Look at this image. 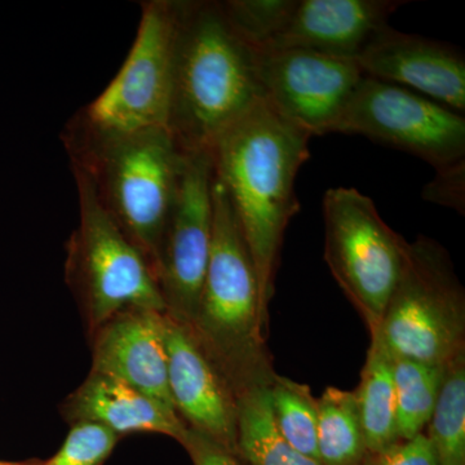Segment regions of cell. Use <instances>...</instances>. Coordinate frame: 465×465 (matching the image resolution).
Here are the masks:
<instances>
[{"label": "cell", "instance_id": "obj_7", "mask_svg": "<svg viewBox=\"0 0 465 465\" xmlns=\"http://www.w3.org/2000/svg\"><path fill=\"white\" fill-rule=\"evenodd\" d=\"M182 0L142 3L136 38L113 81L66 125L78 136L168 130Z\"/></svg>", "mask_w": 465, "mask_h": 465}, {"label": "cell", "instance_id": "obj_15", "mask_svg": "<svg viewBox=\"0 0 465 465\" xmlns=\"http://www.w3.org/2000/svg\"><path fill=\"white\" fill-rule=\"evenodd\" d=\"M401 0H298L282 33L265 48H302L356 58L391 15Z\"/></svg>", "mask_w": 465, "mask_h": 465}, {"label": "cell", "instance_id": "obj_14", "mask_svg": "<svg viewBox=\"0 0 465 465\" xmlns=\"http://www.w3.org/2000/svg\"><path fill=\"white\" fill-rule=\"evenodd\" d=\"M163 316L149 309H127L110 318L91 333V371L118 379L173 409Z\"/></svg>", "mask_w": 465, "mask_h": 465}, {"label": "cell", "instance_id": "obj_21", "mask_svg": "<svg viewBox=\"0 0 465 465\" xmlns=\"http://www.w3.org/2000/svg\"><path fill=\"white\" fill-rule=\"evenodd\" d=\"M445 365L419 361L393 360L396 425L399 440H409L424 433L439 399Z\"/></svg>", "mask_w": 465, "mask_h": 465}, {"label": "cell", "instance_id": "obj_9", "mask_svg": "<svg viewBox=\"0 0 465 465\" xmlns=\"http://www.w3.org/2000/svg\"><path fill=\"white\" fill-rule=\"evenodd\" d=\"M332 133L361 134L436 170L465 159V118L414 91L363 75Z\"/></svg>", "mask_w": 465, "mask_h": 465}, {"label": "cell", "instance_id": "obj_8", "mask_svg": "<svg viewBox=\"0 0 465 465\" xmlns=\"http://www.w3.org/2000/svg\"><path fill=\"white\" fill-rule=\"evenodd\" d=\"M323 219L324 260L372 332L399 281L409 242L357 189H327Z\"/></svg>", "mask_w": 465, "mask_h": 465}, {"label": "cell", "instance_id": "obj_20", "mask_svg": "<svg viewBox=\"0 0 465 465\" xmlns=\"http://www.w3.org/2000/svg\"><path fill=\"white\" fill-rule=\"evenodd\" d=\"M439 465H465V351L450 360L428 424Z\"/></svg>", "mask_w": 465, "mask_h": 465}, {"label": "cell", "instance_id": "obj_26", "mask_svg": "<svg viewBox=\"0 0 465 465\" xmlns=\"http://www.w3.org/2000/svg\"><path fill=\"white\" fill-rule=\"evenodd\" d=\"M374 465H439L427 434L409 440H399L381 454L374 455Z\"/></svg>", "mask_w": 465, "mask_h": 465}, {"label": "cell", "instance_id": "obj_25", "mask_svg": "<svg viewBox=\"0 0 465 465\" xmlns=\"http://www.w3.org/2000/svg\"><path fill=\"white\" fill-rule=\"evenodd\" d=\"M421 197L430 203L452 208L463 215L465 213V159L436 170V176L432 182L424 186Z\"/></svg>", "mask_w": 465, "mask_h": 465}, {"label": "cell", "instance_id": "obj_10", "mask_svg": "<svg viewBox=\"0 0 465 465\" xmlns=\"http://www.w3.org/2000/svg\"><path fill=\"white\" fill-rule=\"evenodd\" d=\"M213 167L210 152L185 153L182 176L162 241L157 281L166 314L191 327L213 246Z\"/></svg>", "mask_w": 465, "mask_h": 465}, {"label": "cell", "instance_id": "obj_2", "mask_svg": "<svg viewBox=\"0 0 465 465\" xmlns=\"http://www.w3.org/2000/svg\"><path fill=\"white\" fill-rule=\"evenodd\" d=\"M262 100L256 50L234 32L222 2L182 0L168 121L180 149L210 152Z\"/></svg>", "mask_w": 465, "mask_h": 465}, {"label": "cell", "instance_id": "obj_6", "mask_svg": "<svg viewBox=\"0 0 465 465\" xmlns=\"http://www.w3.org/2000/svg\"><path fill=\"white\" fill-rule=\"evenodd\" d=\"M79 201V225L67 242L66 280L90 332L127 309L166 313L152 268L101 206L90 177L72 164Z\"/></svg>", "mask_w": 465, "mask_h": 465}, {"label": "cell", "instance_id": "obj_18", "mask_svg": "<svg viewBox=\"0 0 465 465\" xmlns=\"http://www.w3.org/2000/svg\"><path fill=\"white\" fill-rule=\"evenodd\" d=\"M238 400V458L244 465H322L300 454L277 430L269 387L243 391Z\"/></svg>", "mask_w": 465, "mask_h": 465}, {"label": "cell", "instance_id": "obj_3", "mask_svg": "<svg viewBox=\"0 0 465 465\" xmlns=\"http://www.w3.org/2000/svg\"><path fill=\"white\" fill-rule=\"evenodd\" d=\"M213 246L197 314L188 327L235 396L271 387L277 372L266 349L268 312L258 273L224 186L213 174Z\"/></svg>", "mask_w": 465, "mask_h": 465}, {"label": "cell", "instance_id": "obj_22", "mask_svg": "<svg viewBox=\"0 0 465 465\" xmlns=\"http://www.w3.org/2000/svg\"><path fill=\"white\" fill-rule=\"evenodd\" d=\"M269 397L275 427L284 440L300 454L320 461L317 399L308 385L277 374L269 387Z\"/></svg>", "mask_w": 465, "mask_h": 465}, {"label": "cell", "instance_id": "obj_28", "mask_svg": "<svg viewBox=\"0 0 465 465\" xmlns=\"http://www.w3.org/2000/svg\"><path fill=\"white\" fill-rule=\"evenodd\" d=\"M38 461H24V463H9V461H0V465H36Z\"/></svg>", "mask_w": 465, "mask_h": 465}, {"label": "cell", "instance_id": "obj_27", "mask_svg": "<svg viewBox=\"0 0 465 465\" xmlns=\"http://www.w3.org/2000/svg\"><path fill=\"white\" fill-rule=\"evenodd\" d=\"M180 443L194 465H244L237 455L189 428Z\"/></svg>", "mask_w": 465, "mask_h": 465}, {"label": "cell", "instance_id": "obj_12", "mask_svg": "<svg viewBox=\"0 0 465 465\" xmlns=\"http://www.w3.org/2000/svg\"><path fill=\"white\" fill-rule=\"evenodd\" d=\"M167 384L174 411L189 430L237 455L238 400L188 327L163 316Z\"/></svg>", "mask_w": 465, "mask_h": 465}, {"label": "cell", "instance_id": "obj_23", "mask_svg": "<svg viewBox=\"0 0 465 465\" xmlns=\"http://www.w3.org/2000/svg\"><path fill=\"white\" fill-rule=\"evenodd\" d=\"M298 0H226L223 11L234 32L255 50L268 47L283 32Z\"/></svg>", "mask_w": 465, "mask_h": 465}, {"label": "cell", "instance_id": "obj_19", "mask_svg": "<svg viewBox=\"0 0 465 465\" xmlns=\"http://www.w3.org/2000/svg\"><path fill=\"white\" fill-rule=\"evenodd\" d=\"M318 454L322 465H357L369 457L354 391L329 387L317 399Z\"/></svg>", "mask_w": 465, "mask_h": 465}, {"label": "cell", "instance_id": "obj_29", "mask_svg": "<svg viewBox=\"0 0 465 465\" xmlns=\"http://www.w3.org/2000/svg\"><path fill=\"white\" fill-rule=\"evenodd\" d=\"M357 465H374V455L370 454L365 460L361 461V463Z\"/></svg>", "mask_w": 465, "mask_h": 465}, {"label": "cell", "instance_id": "obj_16", "mask_svg": "<svg viewBox=\"0 0 465 465\" xmlns=\"http://www.w3.org/2000/svg\"><path fill=\"white\" fill-rule=\"evenodd\" d=\"M69 423H94L116 436L158 433L182 442L188 427L173 407L110 376L92 372L63 406Z\"/></svg>", "mask_w": 465, "mask_h": 465}, {"label": "cell", "instance_id": "obj_24", "mask_svg": "<svg viewBox=\"0 0 465 465\" xmlns=\"http://www.w3.org/2000/svg\"><path fill=\"white\" fill-rule=\"evenodd\" d=\"M118 440L116 434L99 424H72V430L56 454L36 465H103Z\"/></svg>", "mask_w": 465, "mask_h": 465}, {"label": "cell", "instance_id": "obj_1", "mask_svg": "<svg viewBox=\"0 0 465 465\" xmlns=\"http://www.w3.org/2000/svg\"><path fill=\"white\" fill-rule=\"evenodd\" d=\"M311 137L262 100L210 150L213 174L224 186L252 256L266 312L284 232L299 211L296 177L309 159Z\"/></svg>", "mask_w": 465, "mask_h": 465}, {"label": "cell", "instance_id": "obj_17", "mask_svg": "<svg viewBox=\"0 0 465 465\" xmlns=\"http://www.w3.org/2000/svg\"><path fill=\"white\" fill-rule=\"evenodd\" d=\"M354 394L369 454H381L399 442L393 358L378 339L371 338L360 385Z\"/></svg>", "mask_w": 465, "mask_h": 465}, {"label": "cell", "instance_id": "obj_11", "mask_svg": "<svg viewBox=\"0 0 465 465\" xmlns=\"http://www.w3.org/2000/svg\"><path fill=\"white\" fill-rule=\"evenodd\" d=\"M262 97L309 136L331 134L363 73L353 58L302 48L256 50Z\"/></svg>", "mask_w": 465, "mask_h": 465}, {"label": "cell", "instance_id": "obj_13", "mask_svg": "<svg viewBox=\"0 0 465 465\" xmlns=\"http://www.w3.org/2000/svg\"><path fill=\"white\" fill-rule=\"evenodd\" d=\"M354 60L363 75L414 91L454 112L465 110L464 54L448 43L387 25Z\"/></svg>", "mask_w": 465, "mask_h": 465}, {"label": "cell", "instance_id": "obj_5", "mask_svg": "<svg viewBox=\"0 0 465 465\" xmlns=\"http://www.w3.org/2000/svg\"><path fill=\"white\" fill-rule=\"evenodd\" d=\"M371 338L390 356L443 366L465 351V293L448 251L419 235Z\"/></svg>", "mask_w": 465, "mask_h": 465}, {"label": "cell", "instance_id": "obj_4", "mask_svg": "<svg viewBox=\"0 0 465 465\" xmlns=\"http://www.w3.org/2000/svg\"><path fill=\"white\" fill-rule=\"evenodd\" d=\"M72 164L90 177L101 206L157 278L159 253L185 152L168 130L121 136H64Z\"/></svg>", "mask_w": 465, "mask_h": 465}]
</instances>
